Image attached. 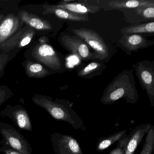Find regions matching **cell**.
I'll use <instances>...</instances> for the list:
<instances>
[{
	"label": "cell",
	"instance_id": "16",
	"mask_svg": "<svg viewBox=\"0 0 154 154\" xmlns=\"http://www.w3.org/2000/svg\"><path fill=\"white\" fill-rule=\"evenodd\" d=\"M151 126L150 123L140 124L134 128L129 135H127L125 154H135L137 148Z\"/></svg>",
	"mask_w": 154,
	"mask_h": 154
},
{
	"label": "cell",
	"instance_id": "5",
	"mask_svg": "<svg viewBox=\"0 0 154 154\" xmlns=\"http://www.w3.org/2000/svg\"><path fill=\"white\" fill-rule=\"evenodd\" d=\"M1 144H6L20 154H33V149L26 139L12 125L0 122Z\"/></svg>",
	"mask_w": 154,
	"mask_h": 154
},
{
	"label": "cell",
	"instance_id": "10",
	"mask_svg": "<svg viewBox=\"0 0 154 154\" xmlns=\"http://www.w3.org/2000/svg\"><path fill=\"white\" fill-rule=\"evenodd\" d=\"M1 116L10 119L20 129L27 131L33 130L30 116L26 109L21 105L8 104L0 112Z\"/></svg>",
	"mask_w": 154,
	"mask_h": 154
},
{
	"label": "cell",
	"instance_id": "21",
	"mask_svg": "<svg viewBox=\"0 0 154 154\" xmlns=\"http://www.w3.org/2000/svg\"><path fill=\"white\" fill-rule=\"evenodd\" d=\"M103 63L93 62L77 73V76L81 78L91 79L94 76L100 75L106 68Z\"/></svg>",
	"mask_w": 154,
	"mask_h": 154
},
{
	"label": "cell",
	"instance_id": "26",
	"mask_svg": "<svg viewBox=\"0 0 154 154\" xmlns=\"http://www.w3.org/2000/svg\"><path fill=\"white\" fill-rule=\"evenodd\" d=\"M127 135L118 142L117 147L112 149L109 154H125V147L127 140Z\"/></svg>",
	"mask_w": 154,
	"mask_h": 154
},
{
	"label": "cell",
	"instance_id": "4",
	"mask_svg": "<svg viewBox=\"0 0 154 154\" xmlns=\"http://www.w3.org/2000/svg\"><path fill=\"white\" fill-rule=\"evenodd\" d=\"M72 32L93 49L95 59L107 62L110 56L109 50L103 38L97 32L85 28L72 29Z\"/></svg>",
	"mask_w": 154,
	"mask_h": 154
},
{
	"label": "cell",
	"instance_id": "14",
	"mask_svg": "<svg viewBox=\"0 0 154 154\" xmlns=\"http://www.w3.org/2000/svg\"><path fill=\"white\" fill-rule=\"evenodd\" d=\"M104 2L100 8L105 11L131 9L144 6L154 7V0H111Z\"/></svg>",
	"mask_w": 154,
	"mask_h": 154
},
{
	"label": "cell",
	"instance_id": "24",
	"mask_svg": "<svg viewBox=\"0 0 154 154\" xmlns=\"http://www.w3.org/2000/svg\"><path fill=\"white\" fill-rule=\"evenodd\" d=\"M17 50L9 52H0V78L5 74V69L9 62H10L18 53Z\"/></svg>",
	"mask_w": 154,
	"mask_h": 154
},
{
	"label": "cell",
	"instance_id": "3",
	"mask_svg": "<svg viewBox=\"0 0 154 154\" xmlns=\"http://www.w3.org/2000/svg\"><path fill=\"white\" fill-rule=\"evenodd\" d=\"M46 37H40L24 53L26 59L35 61L44 66L53 73L61 72L64 64L59 54L48 44Z\"/></svg>",
	"mask_w": 154,
	"mask_h": 154
},
{
	"label": "cell",
	"instance_id": "27",
	"mask_svg": "<svg viewBox=\"0 0 154 154\" xmlns=\"http://www.w3.org/2000/svg\"><path fill=\"white\" fill-rule=\"evenodd\" d=\"M19 1H0V8L7 10L10 9L17 8L19 5Z\"/></svg>",
	"mask_w": 154,
	"mask_h": 154
},
{
	"label": "cell",
	"instance_id": "2",
	"mask_svg": "<svg viewBox=\"0 0 154 154\" xmlns=\"http://www.w3.org/2000/svg\"><path fill=\"white\" fill-rule=\"evenodd\" d=\"M32 100L55 119L66 122L75 129L86 130L82 119L73 109L72 103L69 101L57 98L54 100L52 97L41 94H35Z\"/></svg>",
	"mask_w": 154,
	"mask_h": 154
},
{
	"label": "cell",
	"instance_id": "11",
	"mask_svg": "<svg viewBox=\"0 0 154 154\" xmlns=\"http://www.w3.org/2000/svg\"><path fill=\"white\" fill-rule=\"evenodd\" d=\"M17 14L24 25L35 30L37 36L39 37L46 36L54 29V26L50 21L34 13L22 10L18 11Z\"/></svg>",
	"mask_w": 154,
	"mask_h": 154
},
{
	"label": "cell",
	"instance_id": "30",
	"mask_svg": "<svg viewBox=\"0 0 154 154\" xmlns=\"http://www.w3.org/2000/svg\"><path fill=\"white\" fill-rule=\"evenodd\" d=\"M1 113H0V118H1Z\"/></svg>",
	"mask_w": 154,
	"mask_h": 154
},
{
	"label": "cell",
	"instance_id": "18",
	"mask_svg": "<svg viewBox=\"0 0 154 154\" xmlns=\"http://www.w3.org/2000/svg\"><path fill=\"white\" fill-rule=\"evenodd\" d=\"M26 75L31 78L42 79L53 74L44 66L35 61L26 59L22 63Z\"/></svg>",
	"mask_w": 154,
	"mask_h": 154
},
{
	"label": "cell",
	"instance_id": "28",
	"mask_svg": "<svg viewBox=\"0 0 154 154\" xmlns=\"http://www.w3.org/2000/svg\"><path fill=\"white\" fill-rule=\"evenodd\" d=\"M2 144V146L0 148V152L3 153V154H20L6 144Z\"/></svg>",
	"mask_w": 154,
	"mask_h": 154
},
{
	"label": "cell",
	"instance_id": "17",
	"mask_svg": "<svg viewBox=\"0 0 154 154\" xmlns=\"http://www.w3.org/2000/svg\"><path fill=\"white\" fill-rule=\"evenodd\" d=\"M44 11L42 15H54L61 19L76 22H87L89 18L87 15H82L72 13L65 10L55 8L53 5L44 4L43 6Z\"/></svg>",
	"mask_w": 154,
	"mask_h": 154
},
{
	"label": "cell",
	"instance_id": "31",
	"mask_svg": "<svg viewBox=\"0 0 154 154\" xmlns=\"http://www.w3.org/2000/svg\"><path fill=\"white\" fill-rule=\"evenodd\" d=\"M0 135H1V132H0Z\"/></svg>",
	"mask_w": 154,
	"mask_h": 154
},
{
	"label": "cell",
	"instance_id": "25",
	"mask_svg": "<svg viewBox=\"0 0 154 154\" xmlns=\"http://www.w3.org/2000/svg\"><path fill=\"white\" fill-rule=\"evenodd\" d=\"M14 94L8 86H0V106L12 98Z\"/></svg>",
	"mask_w": 154,
	"mask_h": 154
},
{
	"label": "cell",
	"instance_id": "23",
	"mask_svg": "<svg viewBox=\"0 0 154 154\" xmlns=\"http://www.w3.org/2000/svg\"><path fill=\"white\" fill-rule=\"evenodd\" d=\"M145 143L140 154H153L154 145V127L151 125L146 133Z\"/></svg>",
	"mask_w": 154,
	"mask_h": 154
},
{
	"label": "cell",
	"instance_id": "8",
	"mask_svg": "<svg viewBox=\"0 0 154 154\" xmlns=\"http://www.w3.org/2000/svg\"><path fill=\"white\" fill-rule=\"evenodd\" d=\"M61 45L83 61L95 59L94 53H92L88 46L81 38L75 36H70L63 33L58 38Z\"/></svg>",
	"mask_w": 154,
	"mask_h": 154
},
{
	"label": "cell",
	"instance_id": "7",
	"mask_svg": "<svg viewBox=\"0 0 154 154\" xmlns=\"http://www.w3.org/2000/svg\"><path fill=\"white\" fill-rule=\"evenodd\" d=\"M37 36L35 29L24 24L23 26L3 45L0 52H9L13 50L19 52L26 47L28 48L36 40Z\"/></svg>",
	"mask_w": 154,
	"mask_h": 154
},
{
	"label": "cell",
	"instance_id": "13",
	"mask_svg": "<svg viewBox=\"0 0 154 154\" xmlns=\"http://www.w3.org/2000/svg\"><path fill=\"white\" fill-rule=\"evenodd\" d=\"M154 44V41L147 39L144 36L139 34L123 35L118 41L120 48L128 54L140 49L147 48Z\"/></svg>",
	"mask_w": 154,
	"mask_h": 154
},
{
	"label": "cell",
	"instance_id": "15",
	"mask_svg": "<svg viewBox=\"0 0 154 154\" xmlns=\"http://www.w3.org/2000/svg\"><path fill=\"white\" fill-rule=\"evenodd\" d=\"M72 1H63L56 5L55 8L65 10L69 12L82 15L95 14L100 11L101 8L96 6H91L86 1H79V2H72Z\"/></svg>",
	"mask_w": 154,
	"mask_h": 154
},
{
	"label": "cell",
	"instance_id": "19",
	"mask_svg": "<svg viewBox=\"0 0 154 154\" xmlns=\"http://www.w3.org/2000/svg\"><path fill=\"white\" fill-rule=\"evenodd\" d=\"M120 11H122L124 15H134L132 17H134L138 18L140 17L143 22L154 20V7L144 6L131 9L122 10ZM127 17H128L126 18Z\"/></svg>",
	"mask_w": 154,
	"mask_h": 154
},
{
	"label": "cell",
	"instance_id": "12",
	"mask_svg": "<svg viewBox=\"0 0 154 154\" xmlns=\"http://www.w3.org/2000/svg\"><path fill=\"white\" fill-rule=\"evenodd\" d=\"M24 26L17 14L9 12L0 23V49Z\"/></svg>",
	"mask_w": 154,
	"mask_h": 154
},
{
	"label": "cell",
	"instance_id": "22",
	"mask_svg": "<svg viewBox=\"0 0 154 154\" xmlns=\"http://www.w3.org/2000/svg\"><path fill=\"white\" fill-rule=\"evenodd\" d=\"M127 130L121 131L106 137L100 138L96 145V149L101 152L105 150L112 144L118 142L123 138L127 133Z\"/></svg>",
	"mask_w": 154,
	"mask_h": 154
},
{
	"label": "cell",
	"instance_id": "29",
	"mask_svg": "<svg viewBox=\"0 0 154 154\" xmlns=\"http://www.w3.org/2000/svg\"><path fill=\"white\" fill-rule=\"evenodd\" d=\"M9 11L7 10H2L0 11V23L1 22L2 20L4 18L5 16L9 13Z\"/></svg>",
	"mask_w": 154,
	"mask_h": 154
},
{
	"label": "cell",
	"instance_id": "6",
	"mask_svg": "<svg viewBox=\"0 0 154 154\" xmlns=\"http://www.w3.org/2000/svg\"><path fill=\"white\" fill-rule=\"evenodd\" d=\"M133 67L141 87L146 92L150 104L154 107V61H140L133 64Z\"/></svg>",
	"mask_w": 154,
	"mask_h": 154
},
{
	"label": "cell",
	"instance_id": "9",
	"mask_svg": "<svg viewBox=\"0 0 154 154\" xmlns=\"http://www.w3.org/2000/svg\"><path fill=\"white\" fill-rule=\"evenodd\" d=\"M51 141L56 154H83L79 143L73 136L53 133Z\"/></svg>",
	"mask_w": 154,
	"mask_h": 154
},
{
	"label": "cell",
	"instance_id": "1",
	"mask_svg": "<svg viewBox=\"0 0 154 154\" xmlns=\"http://www.w3.org/2000/svg\"><path fill=\"white\" fill-rule=\"evenodd\" d=\"M121 99H125L128 103L132 104L139 100L132 70H124L114 78L104 89L100 102L104 105H110Z\"/></svg>",
	"mask_w": 154,
	"mask_h": 154
},
{
	"label": "cell",
	"instance_id": "20",
	"mask_svg": "<svg viewBox=\"0 0 154 154\" xmlns=\"http://www.w3.org/2000/svg\"><path fill=\"white\" fill-rule=\"evenodd\" d=\"M121 33L124 35L139 34H154V22L138 23L122 29Z\"/></svg>",
	"mask_w": 154,
	"mask_h": 154
}]
</instances>
